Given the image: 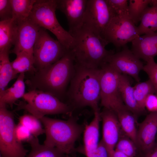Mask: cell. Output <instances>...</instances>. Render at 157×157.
Masks as SVG:
<instances>
[{
    "label": "cell",
    "instance_id": "6da1fadb",
    "mask_svg": "<svg viewBox=\"0 0 157 157\" xmlns=\"http://www.w3.org/2000/svg\"><path fill=\"white\" fill-rule=\"evenodd\" d=\"M75 63L68 50L54 63L37 70L25 82L30 90H37L49 93L60 100L66 95L67 88L75 72Z\"/></svg>",
    "mask_w": 157,
    "mask_h": 157
},
{
    "label": "cell",
    "instance_id": "7a4b0ae2",
    "mask_svg": "<svg viewBox=\"0 0 157 157\" xmlns=\"http://www.w3.org/2000/svg\"><path fill=\"white\" fill-rule=\"evenodd\" d=\"M70 33L75 40L74 46L71 51L77 65L100 68L114 53L113 50L106 49L109 43L104 38L83 26Z\"/></svg>",
    "mask_w": 157,
    "mask_h": 157
},
{
    "label": "cell",
    "instance_id": "3957f363",
    "mask_svg": "<svg viewBox=\"0 0 157 157\" xmlns=\"http://www.w3.org/2000/svg\"><path fill=\"white\" fill-rule=\"evenodd\" d=\"M75 69L66 95L75 106L99 109L100 100L101 68L93 69L75 63Z\"/></svg>",
    "mask_w": 157,
    "mask_h": 157
},
{
    "label": "cell",
    "instance_id": "277c9868",
    "mask_svg": "<svg viewBox=\"0 0 157 157\" xmlns=\"http://www.w3.org/2000/svg\"><path fill=\"white\" fill-rule=\"evenodd\" d=\"M40 119L45 131L44 145L56 148L66 155L73 152L75 142L84 129L76 118L71 117L63 120L44 116Z\"/></svg>",
    "mask_w": 157,
    "mask_h": 157
},
{
    "label": "cell",
    "instance_id": "5b68a950",
    "mask_svg": "<svg viewBox=\"0 0 157 157\" xmlns=\"http://www.w3.org/2000/svg\"><path fill=\"white\" fill-rule=\"evenodd\" d=\"M56 0H36L29 19L39 27L47 29L68 50H71L75 40L69 31L61 26L56 15Z\"/></svg>",
    "mask_w": 157,
    "mask_h": 157
},
{
    "label": "cell",
    "instance_id": "8992f818",
    "mask_svg": "<svg viewBox=\"0 0 157 157\" xmlns=\"http://www.w3.org/2000/svg\"><path fill=\"white\" fill-rule=\"evenodd\" d=\"M17 110H24L40 119L47 115L71 114L72 109L67 104L49 93L32 90L25 93Z\"/></svg>",
    "mask_w": 157,
    "mask_h": 157
},
{
    "label": "cell",
    "instance_id": "52a82bcc",
    "mask_svg": "<svg viewBox=\"0 0 157 157\" xmlns=\"http://www.w3.org/2000/svg\"><path fill=\"white\" fill-rule=\"evenodd\" d=\"M0 104V152L2 157H25L28 151L16 137L13 113Z\"/></svg>",
    "mask_w": 157,
    "mask_h": 157
},
{
    "label": "cell",
    "instance_id": "ba28073f",
    "mask_svg": "<svg viewBox=\"0 0 157 157\" xmlns=\"http://www.w3.org/2000/svg\"><path fill=\"white\" fill-rule=\"evenodd\" d=\"M100 80L101 105L104 108L112 110L116 114L127 108L124 104L119 88V73L108 63L101 68Z\"/></svg>",
    "mask_w": 157,
    "mask_h": 157
},
{
    "label": "cell",
    "instance_id": "9c48e42d",
    "mask_svg": "<svg viewBox=\"0 0 157 157\" xmlns=\"http://www.w3.org/2000/svg\"><path fill=\"white\" fill-rule=\"evenodd\" d=\"M68 50L41 28L33 49L35 66L38 70L51 65L60 59Z\"/></svg>",
    "mask_w": 157,
    "mask_h": 157
},
{
    "label": "cell",
    "instance_id": "30bf717a",
    "mask_svg": "<svg viewBox=\"0 0 157 157\" xmlns=\"http://www.w3.org/2000/svg\"><path fill=\"white\" fill-rule=\"evenodd\" d=\"M115 15L107 0H88L82 26L104 38V31Z\"/></svg>",
    "mask_w": 157,
    "mask_h": 157
},
{
    "label": "cell",
    "instance_id": "8fae6325",
    "mask_svg": "<svg viewBox=\"0 0 157 157\" xmlns=\"http://www.w3.org/2000/svg\"><path fill=\"white\" fill-rule=\"evenodd\" d=\"M139 36L138 26L130 19L128 14L116 15L104 35V38L109 43L118 48L123 47Z\"/></svg>",
    "mask_w": 157,
    "mask_h": 157
},
{
    "label": "cell",
    "instance_id": "7c38bea8",
    "mask_svg": "<svg viewBox=\"0 0 157 157\" xmlns=\"http://www.w3.org/2000/svg\"><path fill=\"white\" fill-rule=\"evenodd\" d=\"M107 63L119 73L130 76L137 82H140L139 73L144 66L126 45L121 51L111 55Z\"/></svg>",
    "mask_w": 157,
    "mask_h": 157
},
{
    "label": "cell",
    "instance_id": "4fadbf2b",
    "mask_svg": "<svg viewBox=\"0 0 157 157\" xmlns=\"http://www.w3.org/2000/svg\"><path fill=\"white\" fill-rule=\"evenodd\" d=\"M41 28L28 19L17 25L13 49L10 52H24L33 55V49Z\"/></svg>",
    "mask_w": 157,
    "mask_h": 157
},
{
    "label": "cell",
    "instance_id": "5bb4252c",
    "mask_svg": "<svg viewBox=\"0 0 157 157\" xmlns=\"http://www.w3.org/2000/svg\"><path fill=\"white\" fill-rule=\"evenodd\" d=\"M100 114L103 123L102 140L107 149L110 157L115 150L122 130L115 112L104 108Z\"/></svg>",
    "mask_w": 157,
    "mask_h": 157
},
{
    "label": "cell",
    "instance_id": "9a60e30c",
    "mask_svg": "<svg viewBox=\"0 0 157 157\" xmlns=\"http://www.w3.org/2000/svg\"><path fill=\"white\" fill-rule=\"evenodd\" d=\"M88 0H56V8L66 16L70 33L82 26Z\"/></svg>",
    "mask_w": 157,
    "mask_h": 157
},
{
    "label": "cell",
    "instance_id": "2e32d148",
    "mask_svg": "<svg viewBox=\"0 0 157 157\" xmlns=\"http://www.w3.org/2000/svg\"><path fill=\"white\" fill-rule=\"evenodd\" d=\"M157 132V112H150L140 124L137 130V144L145 153L156 145Z\"/></svg>",
    "mask_w": 157,
    "mask_h": 157
},
{
    "label": "cell",
    "instance_id": "e0dca14e",
    "mask_svg": "<svg viewBox=\"0 0 157 157\" xmlns=\"http://www.w3.org/2000/svg\"><path fill=\"white\" fill-rule=\"evenodd\" d=\"M131 43V50L140 59L147 62L157 56V32L139 36Z\"/></svg>",
    "mask_w": 157,
    "mask_h": 157
},
{
    "label": "cell",
    "instance_id": "ac0fdd59",
    "mask_svg": "<svg viewBox=\"0 0 157 157\" xmlns=\"http://www.w3.org/2000/svg\"><path fill=\"white\" fill-rule=\"evenodd\" d=\"M100 112L99 109L94 111L93 119L84 127L83 140L85 153L95 151L99 142V124L101 120Z\"/></svg>",
    "mask_w": 157,
    "mask_h": 157
},
{
    "label": "cell",
    "instance_id": "d6986e66",
    "mask_svg": "<svg viewBox=\"0 0 157 157\" xmlns=\"http://www.w3.org/2000/svg\"><path fill=\"white\" fill-rule=\"evenodd\" d=\"M24 78V73L19 74L11 87L0 91V104L8 105L12 108L18 99L22 98L25 93Z\"/></svg>",
    "mask_w": 157,
    "mask_h": 157
},
{
    "label": "cell",
    "instance_id": "ffe728a7",
    "mask_svg": "<svg viewBox=\"0 0 157 157\" xmlns=\"http://www.w3.org/2000/svg\"><path fill=\"white\" fill-rule=\"evenodd\" d=\"M119 88L122 99L127 108L136 115L142 112L135 100L133 87L128 75L120 74Z\"/></svg>",
    "mask_w": 157,
    "mask_h": 157
},
{
    "label": "cell",
    "instance_id": "44dd1931",
    "mask_svg": "<svg viewBox=\"0 0 157 157\" xmlns=\"http://www.w3.org/2000/svg\"><path fill=\"white\" fill-rule=\"evenodd\" d=\"M145 10L138 26L139 36L157 31V0H152Z\"/></svg>",
    "mask_w": 157,
    "mask_h": 157
},
{
    "label": "cell",
    "instance_id": "7402d4cb",
    "mask_svg": "<svg viewBox=\"0 0 157 157\" xmlns=\"http://www.w3.org/2000/svg\"><path fill=\"white\" fill-rule=\"evenodd\" d=\"M17 25L13 19L0 21V52L10 51L14 45Z\"/></svg>",
    "mask_w": 157,
    "mask_h": 157
},
{
    "label": "cell",
    "instance_id": "603a6c76",
    "mask_svg": "<svg viewBox=\"0 0 157 157\" xmlns=\"http://www.w3.org/2000/svg\"><path fill=\"white\" fill-rule=\"evenodd\" d=\"M117 114L122 130L137 146L136 115L127 108L120 110Z\"/></svg>",
    "mask_w": 157,
    "mask_h": 157
},
{
    "label": "cell",
    "instance_id": "cb8c5ba5",
    "mask_svg": "<svg viewBox=\"0 0 157 157\" xmlns=\"http://www.w3.org/2000/svg\"><path fill=\"white\" fill-rule=\"evenodd\" d=\"M36 0H10L13 18L17 25L29 19Z\"/></svg>",
    "mask_w": 157,
    "mask_h": 157
},
{
    "label": "cell",
    "instance_id": "d4e9b609",
    "mask_svg": "<svg viewBox=\"0 0 157 157\" xmlns=\"http://www.w3.org/2000/svg\"><path fill=\"white\" fill-rule=\"evenodd\" d=\"M10 51L0 52V91L5 90L9 82L17 77L10 62Z\"/></svg>",
    "mask_w": 157,
    "mask_h": 157
},
{
    "label": "cell",
    "instance_id": "484cf974",
    "mask_svg": "<svg viewBox=\"0 0 157 157\" xmlns=\"http://www.w3.org/2000/svg\"><path fill=\"white\" fill-rule=\"evenodd\" d=\"M31 150L25 157H65L64 154L56 148L40 144L38 137L33 136L28 142Z\"/></svg>",
    "mask_w": 157,
    "mask_h": 157
},
{
    "label": "cell",
    "instance_id": "4316f807",
    "mask_svg": "<svg viewBox=\"0 0 157 157\" xmlns=\"http://www.w3.org/2000/svg\"><path fill=\"white\" fill-rule=\"evenodd\" d=\"M16 57L11 62L13 69L15 73H24L26 72L34 74L37 70L34 65V60L33 55L24 52L18 53L16 54Z\"/></svg>",
    "mask_w": 157,
    "mask_h": 157
},
{
    "label": "cell",
    "instance_id": "83f0119b",
    "mask_svg": "<svg viewBox=\"0 0 157 157\" xmlns=\"http://www.w3.org/2000/svg\"><path fill=\"white\" fill-rule=\"evenodd\" d=\"M134 97L141 110L145 109V102L147 96L150 94L156 93L155 89L151 81L138 82L133 87Z\"/></svg>",
    "mask_w": 157,
    "mask_h": 157
},
{
    "label": "cell",
    "instance_id": "f1b7e54d",
    "mask_svg": "<svg viewBox=\"0 0 157 157\" xmlns=\"http://www.w3.org/2000/svg\"><path fill=\"white\" fill-rule=\"evenodd\" d=\"M129 16L136 25L140 22L141 17L152 0H129Z\"/></svg>",
    "mask_w": 157,
    "mask_h": 157
},
{
    "label": "cell",
    "instance_id": "f546056e",
    "mask_svg": "<svg viewBox=\"0 0 157 157\" xmlns=\"http://www.w3.org/2000/svg\"><path fill=\"white\" fill-rule=\"evenodd\" d=\"M19 123L26 127L34 137L45 133L40 120L31 114H24L19 118Z\"/></svg>",
    "mask_w": 157,
    "mask_h": 157
},
{
    "label": "cell",
    "instance_id": "4dcf8cb0",
    "mask_svg": "<svg viewBox=\"0 0 157 157\" xmlns=\"http://www.w3.org/2000/svg\"><path fill=\"white\" fill-rule=\"evenodd\" d=\"M137 146L122 131L115 150L124 153L128 157H134L136 154Z\"/></svg>",
    "mask_w": 157,
    "mask_h": 157
},
{
    "label": "cell",
    "instance_id": "1f68e13d",
    "mask_svg": "<svg viewBox=\"0 0 157 157\" xmlns=\"http://www.w3.org/2000/svg\"><path fill=\"white\" fill-rule=\"evenodd\" d=\"M143 70L147 74L157 93V63L154 58L149 59L144 65Z\"/></svg>",
    "mask_w": 157,
    "mask_h": 157
},
{
    "label": "cell",
    "instance_id": "d6a6232c",
    "mask_svg": "<svg viewBox=\"0 0 157 157\" xmlns=\"http://www.w3.org/2000/svg\"><path fill=\"white\" fill-rule=\"evenodd\" d=\"M13 9L10 0H0V21L13 18Z\"/></svg>",
    "mask_w": 157,
    "mask_h": 157
},
{
    "label": "cell",
    "instance_id": "836d02e7",
    "mask_svg": "<svg viewBox=\"0 0 157 157\" xmlns=\"http://www.w3.org/2000/svg\"><path fill=\"white\" fill-rule=\"evenodd\" d=\"M15 132L17 140L21 143L28 142L34 136L26 127L19 123L16 125Z\"/></svg>",
    "mask_w": 157,
    "mask_h": 157
},
{
    "label": "cell",
    "instance_id": "e575fe53",
    "mask_svg": "<svg viewBox=\"0 0 157 157\" xmlns=\"http://www.w3.org/2000/svg\"><path fill=\"white\" fill-rule=\"evenodd\" d=\"M116 15L128 14L127 0H107Z\"/></svg>",
    "mask_w": 157,
    "mask_h": 157
},
{
    "label": "cell",
    "instance_id": "d590c367",
    "mask_svg": "<svg viewBox=\"0 0 157 157\" xmlns=\"http://www.w3.org/2000/svg\"><path fill=\"white\" fill-rule=\"evenodd\" d=\"M145 106L150 112H157V95L154 94H149L145 100Z\"/></svg>",
    "mask_w": 157,
    "mask_h": 157
},
{
    "label": "cell",
    "instance_id": "8d00e7d4",
    "mask_svg": "<svg viewBox=\"0 0 157 157\" xmlns=\"http://www.w3.org/2000/svg\"><path fill=\"white\" fill-rule=\"evenodd\" d=\"M96 152L98 157H109L107 149L102 140L98 143Z\"/></svg>",
    "mask_w": 157,
    "mask_h": 157
},
{
    "label": "cell",
    "instance_id": "74e56055",
    "mask_svg": "<svg viewBox=\"0 0 157 157\" xmlns=\"http://www.w3.org/2000/svg\"><path fill=\"white\" fill-rule=\"evenodd\" d=\"M144 157H157V145H156L146 153Z\"/></svg>",
    "mask_w": 157,
    "mask_h": 157
},
{
    "label": "cell",
    "instance_id": "f35d334b",
    "mask_svg": "<svg viewBox=\"0 0 157 157\" xmlns=\"http://www.w3.org/2000/svg\"><path fill=\"white\" fill-rule=\"evenodd\" d=\"M110 157H128L124 153L115 150Z\"/></svg>",
    "mask_w": 157,
    "mask_h": 157
},
{
    "label": "cell",
    "instance_id": "ab89813d",
    "mask_svg": "<svg viewBox=\"0 0 157 157\" xmlns=\"http://www.w3.org/2000/svg\"><path fill=\"white\" fill-rule=\"evenodd\" d=\"M65 157H72L70 156H69L68 155H66Z\"/></svg>",
    "mask_w": 157,
    "mask_h": 157
},
{
    "label": "cell",
    "instance_id": "60d3db41",
    "mask_svg": "<svg viewBox=\"0 0 157 157\" xmlns=\"http://www.w3.org/2000/svg\"><path fill=\"white\" fill-rule=\"evenodd\" d=\"M0 157H2V156L1 155H0Z\"/></svg>",
    "mask_w": 157,
    "mask_h": 157
}]
</instances>
